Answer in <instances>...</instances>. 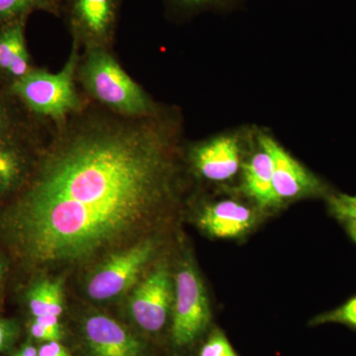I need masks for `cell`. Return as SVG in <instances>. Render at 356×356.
I'll list each match as a JSON object with an SVG mask.
<instances>
[{
  "mask_svg": "<svg viewBox=\"0 0 356 356\" xmlns=\"http://www.w3.org/2000/svg\"><path fill=\"white\" fill-rule=\"evenodd\" d=\"M18 336V325L14 321L0 318V353L8 350Z\"/></svg>",
  "mask_w": 356,
  "mask_h": 356,
  "instance_id": "cell-22",
  "label": "cell"
},
{
  "mask_svg": "<svg viewBox=\"0 0 356 356\" xmlns=\"http://www.w3.org/2000/svg\"><path fill=\"white\" fill-rule=\"evenodd\" d=\"M198 356H238L228 339L222 332L216 331L211 334L201 348Z\"/></svg>",
  "mask_w": 356,
  "mask_h": 356,
  "instance_id": "cell-21",
  "label": "cell"
},
{
  "mask_svg": "<svg viewBox=\"0 0 356 356\" xmlns=\"http://www.w3.org/2000/svg\"><path fill=\"white\" fill-rule=\"evenodd\" d=\"M38 356H72L58 341H47L38 348Z\"/></svg>",
  "mask_w": 356,
  "mask_h": 356,
  "instance_id": "cell-24",
  "label": "cell"
},
{
  "mask_svg": "<svg viewBox=\"0 0 356 356\" xmlns=\"http://www.w3.org/2000/svg\"><path fill=\"white\" fill-rule=\"evenodd\" d=\"M178 135L163 110L126 118L89 100L50 124L29 177L0 212V233L39 268L81 264L118 245L172 200Z\"/></svg>",
  "mask_w": 356,
  "mask_h": 356,
  "instance_id": "cell-1",
  "label": "cell"
},
{
  "mask_svg": "<svg viewBox=\"0 0 356 356\" xmlns=\"http://www.w3.org/2000/svg\"><path fill=\"white\" fill-rule=\"evenodd\" d=\"M212 318L202 278L191 261L184 262L175 276L172 337L175 346L193 343L207 329Z\"/></svg>",
  "mask_w": 356,
  "mask_h": 356,
  "instance_id": "cell-5",
  "label": "cell"
},
{
  "mask_svg": "<svg viewBox=\"0 0 356 356\" xmlns=\"http://www.w3.org/2000/svg\"><path fill=\"white\" fill-rule=\"evenodd\" d=\"M27 18H19L0 26V72L6 76L14 57L27 47L25 38Z\"/></svg>",
  "mask_w": 356,
  "mask_h": 356,
  "instance_id": "cell-15",
  "label": "cell"
},
{
  "mask_svg": "<svg viewBox=\"0 0 356 356\" xmlns=\"http://www.w3.org/2000/svg\"><path fill=\"white\" fill-rule=\"evenodd\" d=\"M9 100L0 96V142L33 137L43 133L50 122L37 129H28L25 122L18 114L17 109L9 103Z\"/></svg>",
  "mask_w": 356,
  "mask_h": 356,
  "instance_id": "cell-16",
  "label": "cell"
},
{
  "mask_svg": "<svg viewBox=\"0 0 356 356\" xmlns=\"http://www.w3.org/2000/svg\"><path fill=\"white\" fill-rule=\"evenodd\" d=\"M81 54V49L72 43L69 57L60 72L33 69L25 76L9 83V92L36 118L62 123L81 111L89 102L76 81Z\"/></svg>",
  "mask_w": 356,
  "mask_h": 356,
  "instance_id": "cell-3",
  "label": "cell"
},
{
  "mask_svg": "<svg viewBox=\"0 0 356 356\" xmlns=\"http://www.w3.org/2000/svg\"><path fill=\"white\" fill-rule=\"evenodd\" d=\"M36 11L60 16V7L54 0H0V26Z\"/></svg>",
  "mask_w": 356,
  "mask_h": 356,
  "instance_id": "cell-17",
  "label": "cell"
},
{
  "mask_svg": "<svg viewBox=\"0 0 356 356\" xmlns=\"http://www.w3.org/2000/svg\"><path fill=\"white\" fill-rule=\"evenodd\" d=\"M4 278V266L3 262H2L1 259H0V286H1L2 281H3Z\"/></svg>",
  "mask_w": 356,
  "mask_h": 356,
  "instance_id": "cell-27",
  "label": "cell"
},
{
  "mask_svg": "<svg viewBox=\"0 0 356 356\" xmlns=\"http://www.w3.org/2000/svg\"><path fill=\"white\" fill-rule=\"evenodd\" d=\"M327 201L330 213L339 222L356 220V195L331 193Z\"/></svg>",
  "mask_w": 356,
  "mask_h": 356,
  "instance_id": "cell-19",
  "label": "cell"
},
{
  "mask_svg": "<svg viewBox=\"0 0 356 356\" xmlns=\"http://www.w3.org/2000/svg\"><path fill=\"white\" fill-rule=\"evenodd\" d=\"M243 188L262 209L280 205L274 191L273 163L270 156L262 149L245 166Z\"/></svg>",
  "mask_w": 356,
  "mask_h": 356,
  "instance_id": "cell-13",
  "label": "cell"
},
{
  "mask_svg": "<svg viewBox=\"0 0 356 356\" xmlns=\"http://www.w3.org/2000/svg\"><path fill=\"white\" fill-rule=\"evenodd\" d=\"M90 356H142L144 346L132 332L102 314L89 316L83 324Z\"/></svg>",
  "mask_w": 356,
  "mask_h": 356,
  "instance_id": "cell-9",
  "label": "cell"
},
{
  "mask_svg": "<svg viewBox=\"0 0 356 356\" xmlns=\"http://www.w3.org/2000/svg\"><path fill=\"white\" fill-rule=\"evenodd\" d=\"M76 81L91 102L126 118H144L163 110L115 57L112 49L81 51Z\"/></svg>",
  "mask_w": 356,
  "mask_h": 356,
  "instance_id": "cell-2",
  "label": "cell"
},
{
  "mask_svg": "<svg viewBox=\"0 0 356 356\" xmlns=\"http://www.w3.org/2000/svg\"><path fill=\"white\" fill-rule=\"evenodd\" d=\"M123 0H63L60 16L72 44L86 49H112Z\"/></svg>",
  "mask_w": 356,
  "mask_h": 356,
  "instance_id": "cell-4",
  "label": "cell"
},
{
  "mask_svg": "<svg viewBox=\"0 0 356 356\" xmlns=\"http://www.w3.org/2000/svg\"><path fill=\"white\" fill-rule=\"evenodd\" d=\"M28 306L34 318L64 312V295L60 281L42 280L33 285L27 295Z\"/></svg>",
  "mask_w": 356,
  "mask_h": 356,
  "instance_id": "cell-14",
  "label": "cell"
},
{
  "mask_svg": "<svg viewBox=\"0 0 356 356\" xmlns=\"http://www.w3.org/2000/svg\"><path fill=\"white\" fill-rule=\"evenodd\" d=\"M259 145L270 156L273 163V184L280 205L284 201L300 198L327 196L332 193L327 185L316 177L284 147L268 136H262Z\"/></svg>",
  "mask_w": 356,
  "mask_h": 356,
  "instance_id": "cell-7",
  "label": "cell"
},
{
  "mask_svg": "<svg viewBox=\"0 0 356 356\" xmlns=\"http://www.w3.org/2000/svg\"><path fill=\"white\" fill-rule=\"evenodd\" d=\"M257 222L254 211L245 204L222 200L206 206L198 217L199 227L217 238H236L248 233Z\"/></svg>",
  "mask_w": 356,
  "mask_h": 356,
  "instance_id": "cell-11",
  "label": "cell"
},
{
  "mask_svg": "<svg viewBox=\"0 0 356 356\" xmlns=\"http://www.w3.org/2000/svg\"><path fill=\"white\" fill-rule=\"evenodd\" d=\"M48 128L49 126L43 133L33 137L0 142V196L17 192L24 185L43 143L31 149L26 146V142L39 139Z\"/></svg>",
  "mask_w": 356,
  "mask_h": 356,
  "instance_id": "cell-12",
  "label": "cell"
},
{
  "mask_svg": "<svg viewBox=\"0 0 356 356\" xmlns=\"http://www.w3.org/2000/svg\"><path fill=\"white\" fill-rule=\"evenodd\" d=\"M34 321L38 324L43 325L46 329L50 330L51 332H55L56 334L63 337L62 327L58 323V317L54 315L41 316V317L34 318Z\"/></svg>",
  "mask_w": 356,
  "mask_h": 356,
  "instance_id": "cell-25",
  "label": "cell"
},
{
  "mask_svg": "<svg viewBox=\"0 0 356 356\" xmlns=\"http://www.w3.org/2000/svg\"><path fill=\"white\" fill-rule=\"evenodd\" d=\"M54 1H55L56 3H57L58 6L60 7V11H62L63 0H54Z\"/></svg>",
  "mask_w": 356,
  "mask_h": 356,
  "instance_id": "cell-28",
  "label": "cell"
},
{
  "mask_svg": "<svg viewBox=\"0 0 356 356\" xmlns=\"http://www.w3.org/2000/svg\"><path fill=\"white\" fill-rule=\"evenodd\" d=\"M341 324L356 330V294L336 309L325 312L310 321V325Z\"/></svg>",
  "mask_w": 356,
  "mask_h": 356,
  "instance_id": "cell-18",
  "label": "cell"
},
{
  "mask_svg": "<svg viewBox=\"0 0 356 356\" xmlns=\"http://www.w3.org/2000/svg\"><path fill=\"white\" fill-rule=\"evenodd\" d=\"M29 331L30 334L35 339L43 341V343H47V341H60V339H62V337L56 334L55 332L46 329L43 325L38 324L35 321H33L31 325H30Z\"/></svg>",
  "mask_w": 356,
  "mask_h": 356,
  "instance_id": "cell-23",
  "label": "cell"
},
{
  "mask_svg": "<svg viewBox=\"0 0 356 356\" xmlns=\"http://www.w3.org/2000/svg\"><path fill=\"white\" fill-rule=\"evenodd\" d=\"M232 0H166L168 8L175 15L191 16L211 7L225 6Z\"/></svg>",
  "mask_w": 356,
  "mask_h": 356,
  "instance_id": "cell-20",
  "label": "cell"
},
{
  "mask_svg": "<svg viewBox=\"0 0 356 356\" xmlns=\"http://www.w3.org/2000/svg\"><path fill=\"white\" fill-rule=\"evenodd\" d=\"M172 285L170 271L161 266L136 288L130 300V313L140 329L156 332L165 327L172 310Z\"/></svg>",
  "mask_w": 356,
  "mask_h": 356,
  "instance_id": "cell-8",
  "label": "cell"
},
{
  "mask_svg": "<svg viewBox=\"0 0 356 356\" xmlns=\"http://www.w3.org/2000/svg\"><path fill=\"white\" fill-rule=\"evenodd\" d=\"M191 159L200 177L213 182L227 181L240 170V144L232 136L215 138L194 147Z\"/></svg>",
  "mask_w": 356,
  "mask_h": 356,
  "instance_id": "cell-10",
  "label": "cell"
},
{
  "mask_svg": "<svg viewBox=\"0 0 356 356\" xmlns=\"http://www.w3.org/2000/svg\"><path fill=\"white\" fill-rule=\"evenodd\" d=\"M13 356H38V350L31 344H26L17 353Z\"/></svg>",
  "mask_w": 356,
  "mask_h": 356,
  "instance_id": "cell-26",
  "label": "cell"
},
{
  "mask_svg": "<svg viewBox=\"0 0 356 356\" xmlns=\"http://www.w3.org/2000/svg\"><path fill=\"white\" fill-rule=\"evenodd\" d=\"M154 252L153 241H140L115 252L105 261L88 283V294L95 301L119 296L138 280Z\"/></svg>",
  "mask_w": 356,
  "mask_h": 356,
  "instance_id": "cell-6",
  "label": "cell"
}]
</instances>
